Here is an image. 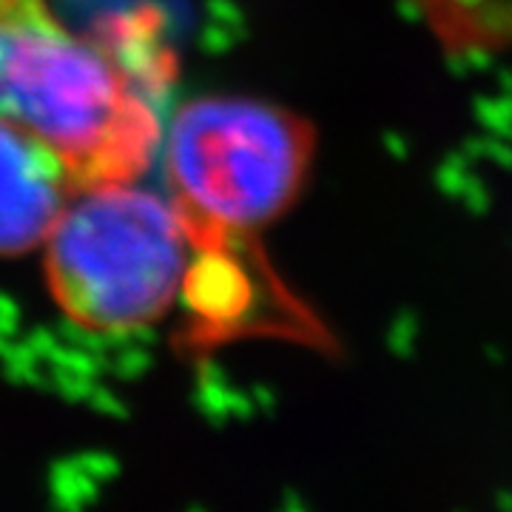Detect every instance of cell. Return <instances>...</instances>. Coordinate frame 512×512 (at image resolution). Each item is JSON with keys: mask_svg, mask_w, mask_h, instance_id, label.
I'll use <instances>...</instances> for the list:
<instances>
[{"mask_svg": "<svg viewBox=\"0 0 512 512\" xmlns=\"http://www.w3.org/2000/svg\"><path fill=\"white\" fill-rule=\"evenodd\" d=\"M168 77L171 57L137 23L80 35L49 0H0V114L55 148L80 188L151 168Z\"/></svg>", "mask_w": 512, "mask_h": 512, "instance_id": "cell-1", "label": "cell"}, {"mask_svg": "<svg viewBox=\"0 0 512 512\" xmlns=\"http://www.w3.org/2000/svg\"><path fill=\"white\" fill-rule=\"evenodd\" d=\"M316 137L299 114L245 97H202L174 114L165 177L200 259L259 256V231L299 200Z\"/></svg>", "mask_w": 512, "mask_h": 512, "instance_id": "cell-2", "label": "cell"}, {"mask_svg": "<svg viewBox=\"0 0 512 512\" xmlns=\"http://www.w3.org/2000/svg\"><path fill=\"white\" fill-rule=\"evenodd\" d=\"M43 248L57 308L92 333L157 325L197 254L174 200L140 180L77 188Z\"/></svg>", "mask_w": 512, "mask_h": 512, "instance_id": "cell-3", "label": "cell"}, {"mask_svg": "<svg viewBox=\"0 0 512 512\" xmlns=\"http://www.w3.org/2000/svg\"><path fill=\"white\" fill-rule=\"evenodd\" d=\"M77 188L55 148L0 114V256L43 248Z\"/></svg>", "mask_w": 512, "mask_h": 512, "instance_id": "cell-4", "label": "cell"}]
</instances>
